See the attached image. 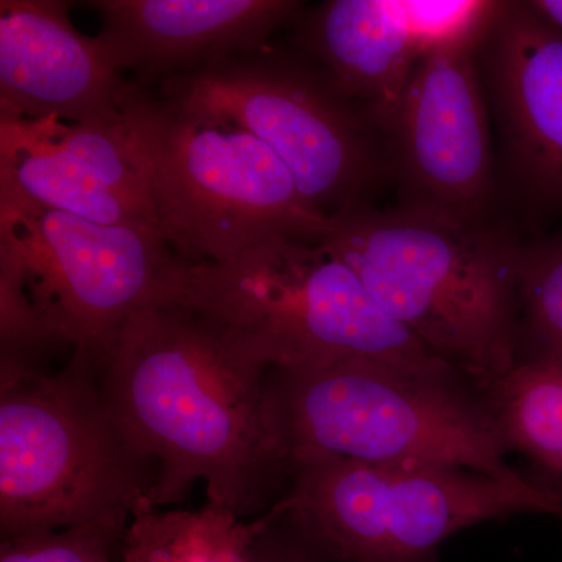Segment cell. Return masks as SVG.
Here are the masks:
<instances>
[{
    "label": "cell",
    "mask_w": 562,
    "mask_h": 562,
    "mask_svg": "<svg viewBox=\"0 0 562 562\" xmlns=\"http://www.w3.org/2000/svg\"><path fill=\"white\" fill-rule=\"evenodd\" d=\"M103 397L127 441L157 472L151 506L187 498L236 516L266 514L290 465L269 417V368L201 314L176 305L140 310L101 358Z\"/></svg>",
    "instance_id": "obj_1"
},
{
    "label": "cell",
    "mask_w": 562,
    "mask_h": 562,
    "mask_svg": "<svg viewBox=\"0 0 562 562\" xmlns=\"http://www.w3.org/2000/svg\"><path fill=\"white\" fill-rule=\"evenodd\" d=\"M392 319L480 391L519 361L517 254L491 222L357 206L319 239Z\"/></svg>",
    "instance_id": "obj_2"
},
{
    "label": "cell",
    "mask_w": 562,
    "mask_h": 562,
    "mask_svg": "<svg viewBox=\"0 0 562 562\" xmlns=\"http://www.w3.org/2000/svg\"><path fill=\"white\" fill-rule=\"evenodd\" d=\"M160 305L201 314L269 369L371 360L458 372L392 319L349 265L313 239H269L224 262L177 257Z\"/></svg>",
    "instance_id": "obj_3"
},
{
    "label": "cell",
    "mask_w": 562,
    "mask_h": 562,
    "mask_svg": "<svg viewBox=\"0 0 562 562\" xmlns=\"http://www.w3.org/2000/svg\"><path fill=\"white\" fill-rule=\"evenodd\" d=\"M151 469L111 414L91 355L72 351L58 372L0 364L2 538L127 527L154 508Z\"/></svg>",
    "instance_id": "obj_4"
},
{
    "label": "cell",
    "mask_w": 562,
    "mask_h": 562,
    "mask_svg": "<svg viewBox=\"0 0 562 562\" xmlns=\"http://www.w3.org/2000/svg\"><path fill=\"white\" fill-rule=\"evenodd\" d=\"M464 379L458 372L344 360L269 369L266 395L288 465L328 453L453 465L506 482L527 479L506 462L508 449L482 391L469 390Z\"/></svg>",
    "instance_id": "obj_5"
},
{
    "label": "cell",
    "mask_w": 562,
    "mask_h": 562,
    "mask_svg": "<svg viewBox=\"0 0 562 562\" xmlns=\"http://www.w3.org/2000/svg\"><path fill=\"white\" fill-rule=\"evenodd\" d=\"M272 512L325 562H438L447 539L487 520L547 513L562 520V487L506 482L425 462L310 454L290 465Z\"/></svg>",
    "instance_id": "obj_6"
},
{
    "label": "cell",
    "mask_w": 562,
    "mask_h": 562,
    "mask_svg": "<svg viewBox=\"0 0 562 562\" xmlns=\"http://www.w3.org/2000/svg\"><path fill=\"white\" fill-rule=\"evenodd\" d=\"M125 127L147 162L162 236L181 260L224 262L276 238L319 241L330 217L249 132L125 81Z\"/></svg>",
    "instance_id": "obj_7"
},
{
    "label": "cell",
    "mask_w": 562,
    "mask_h": 562,
    "mask_svg": "<svg viewBox=\"0 0 562 562\" xmlns=\"http://www.w3.org/2000/svg\"><path fill=\"white\" fill-rule=\"evenodd\" d=\"M177 260L160 233L102 225L0 192V328L44 351L101 361L124 325L160 305Z\"/></svg>",
    "instance_id": "obj_8"
},
{
    "label": "cell",
    "mask_w": 562,
    "mask_h": 562,
    "mask_svg": "<svg viewBox=\"0 0 562 562\" xmlns=\"http://www.w3.org/2000/svg\"><path fill=\"white\" fill-rule=\"evenodd\" d=\"M158 95L260 139L327 217L372 205L391 180L382 133L301 52L260 49L210 63L160 81Z\"/></svg>",
    "instance_id": "obj_9"
},
{
    "label": "cell",
    "mask_w": 562,
    "mask_h": 562,
    "mask_svg": "<svg viewBox=\"0 0 562 562\" xmlns=\"http://www.w3.org/2000/svg\"><path fill=\"white\" fill-rule=\"evenodd\" d=\"M482 33V32H480ZM479 35L420 55L384 132L403 206L491 222L498 183Z\"/></svg>",
    "instance_id": "obj_10"
},
{
    "label": "cell",
    "mask_w": 562,
    "mask_h": 562,
    "mask_svg": "<svg viewBox=\"0 0 562 562\" xmlns=\"http://www.w3.org/2000/svg\"><path fill=\"white\" fill-rule=\"evenodd\" d=\"M503 172L531 213H562V31L531 2H495L476 43Z\"/></svg>",
    "instance_id": "obj_11"
},
{
    "label": "cell",
    "mask_w": 562,
    "mask_h": 562,
    "mask_svg": "<svg viewBox=\"0 0 562 562\" xmlns=\"http://www.w3.org/2000/svg\"><path fill=\"white\" fill-rule=\"evenodd\" d=\"M66 0L0 2V117L65 122L120 116L125 81Z\"/></svg>",
    "instance_id": "obj_12"
},
{
    "label": "cell",
    "mask_w": 562,
    "mask_h": 562,
    "mask_svg": "<svg viewBox=\"0 0 562 562\" xmlns=\"http://www.w3.org/2000/svg\"><path fill=\"white\" fill-rule=\"evenodd\" d=\"M101 14L95 36L135 83L169 79L210 63L262 49L272 32L295 22L305 3L295 0H91Z\"/></svg>",
    "instance_id": "obj_13"
},
{
    "label": "cell",
    "mask_w": 562,
    "mask_h": 562,
    "mask_svg": "<svg viewBox=\"0 0 562 562\" xmlns=\"http://www.w3.org/2000/svg\"><path fill=\"white\" fill-rule=\"evenodd\" d=\"M294 44L360 106L384 138L406 81L425 49L405 0H330L303 9Z\"/></svg>",
    "instance_id": "obj_14"
},
{
    "label": "cell",
    "mask_w": 562,
    "mask_h": 562,
    "mask_svg": "<svg viewBox=\"0 0 562 562\" xmlns=\"http://www.w3.org/2000/svg\"><path fill=\"white\" fill-rule=\"evenodd\" d=\"M0 192L95 224L150 228L162 236L154 211L114 191L29 120L0 117Z\"/></svg>",
    "instance_id": "obj_15"
},
{
    "label": "cell",
    "mask_w": 562,
    "mask_h": 562,
    "mask_svg": "<svg viewBox=\"0 0 562 562\" xmlns=\"http://www.w3.org/2000/svg\"><path fill=\"white\" fill-rule=\"evenodd\" d=\"M266 514L251 522L205 503L199 512L149 508L132 517L117 562H255Z\"/></svg>",
    "instance_id": "obj_16"
},
{
    "label": "cell",
    "mask_w": 562,
    "mask_h": 562,
    "mask_svg": "<svg viewBox=\"0 0 562 562\" xmlns=\"http://www.w3.org/2000/svg\"><path fill=\"white\" fill-rule=\"evenodd\" d=\"M508 452L562 475V357H532L482 390Z\"/></svg>",
    "instance_id": "obj_17"
},
{
    "label": "cell",
    "mask_w": 562,
    "mask_h": 562,
    "mask_svg": "<svg viewBox=\"0 0 562 562\" xmlns=\"http://www.w3.org/2000/svg\"><path fill=\"white\" fill-rule=\"evenodd\" d=\"M32 122L44 138L83 162L114 191L157 214L149 168L121 113L105 121L65 122L49 117Z\"/></svg>",
    "instance_id": "obj_18"
},
{
    "label": "cell",
    "mask_w": 562,
    "mask_h": 562,
    "mask_svg": "<svg viewBox=\"0 0 562 562\" xmlns=\"http://www.w3.org/2000/svg\"><path fill=\"white\" fill-rule=\"evenodd\" d=\"M517 299L532 357H562V235L519 247Z\"/></svg>",
    "instance_id": "obj_19"
},
{
    "label": "cell",
    "mask_w": 562,
    "mask_h": 562,
    "mask_svg": "<svg viewBox=\"0 0 562 562\" xmlns=\"http://www.w3.org/2000/svg\"><path fill=\"white\" fill-rule=\"evenodd\" d=\"M127 527L88 525L2 538L0 562H116Z\"/></svg>",
    "instance_id": "obj_20"
},
{
    "label": "cell",
    "mask_w": 562,
    "mask_h": 562,
    "mask_svg": "<svg viewBox=\"0 0 562 562\" xmlns=\"http://www.w3.org/2000/svg\"><path fill=\"white\" fill-rule=\"evenodd\" d=\"M494 5L476 0H405L413 32L425 50L479 35Z\"/></svg>",
    "instance_id": "obj_21"
},
{
    "label": "cell",
    "mask_w": 562,
    "mask_h": 562,
    "mask_svg": "<svg viewBox=\"0 0 562 562\" xmlns=\"http://www.w3.org/2000/svg\"><path fill=\"white\" fill-rule=\"evenodd\" d=\"M255 562H325L272 509L255 546Z\"/></svg>",
    "instance_id": "obj_22"
},
{
    "label": "cell",
    "mask_w": 562,
    "mask_h": 562,
    "mask_svg": "<svg viewBox=\"0 0 562 562\" xmlns=\"http://www.w3.org/2000/svg\"><path fill=\"white\" fill-rule=\"evenodd\" d=\"M531 5L562 31V0H531Z\"/></svg>",
    "instance_id": "obj_23"
}]
</instances>
